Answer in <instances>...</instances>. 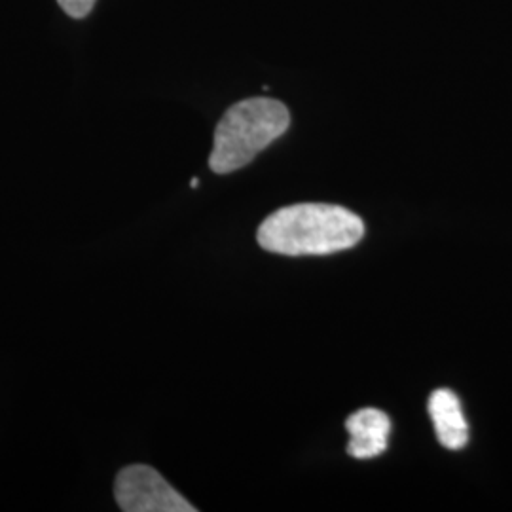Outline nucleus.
Here are the masks:
<instances>
[{"mask_svg":"<svg viewBox=\"0 0 512 512\" xmlns=\"http://www.w3.org/2000/svg\"><path fill=\"white\" fill-rule=\"evenodd\" d=\"M97 0H57V4L65 10L67 16L74 19L86 18L93 10Z\"/></svg>","mask_w":512,"mask_h":512,"instance_id":"423d86ee","label":"nucleus"},{"mask_svg":"<svg viewBox=\"0 0 512 512\" xmlns=\"http://www.w3.org/2000/svg\"><path fill=\"white\" fill-rule=\"evenodd\" d=\"M349 440L348 454L355 459H372L387 450L391 421L382 410L365 408L349 416L346 421Z\"/></svg>","mask_w":512,"mask_h":512,"instance_id":"20e7f679","label":"nucleus"},{"mask_svg":"<svg viewBox=\"0 0 512 512\" xmlns=\"http://www.w3.org/2000/svg\"><path fill=\"white\" fill-rule=\"evenodd\" d=\"M363 236V220L348 209L329 203H298L264 220L256 239L270 253L306 256L346 251Z\"/></svg>","mask_w":512,"mask_h":512,"instance_id":"f257e3e1","label":"nucleus"},{"mask_svg":"<svg viewBox=\"0 0 512 512\" xmlns=\"http://www.w3.org/2000/svg\"><path fill=\"white\" fill-rule=\"evenodd\" d=\"M114 497L126 512H194L164 476L148 465H129L122 469L114 482Z\"/></svg>","mask_w":512,"mask_h":512,"instance_id":"7ed1b4c3","label":"nucleus"},{"mask_svg":"<svg viewBox=\"0 0 512 512\" xmlns=\"http://www.w3.org/2000/svg\"><path fill=\"white\" fill-rule=\"evenodd\" d=\"M429 414L439 442L448 450H461L469 440V425L463 416L458 395L450 389H437L429 397Z\"/></svg>","mask_w":512,"mask_h":512,"instance_id":"39448f33","label":"nucleus"},{"mask_svg":"<svg viewBox=\"0 0 512 512\" xmlns=\"http://www.w3.org/2000/svg\"><path fill=\"white\" fill-rule=\"evenodd\" d=\"M289 124V110L275 99L253 97L239 101L220 118L209 167L219 175L238 171L279 139Z\"/></svg>","mask_w":512,"mask_h":512,"instance_id":"f03ea898","label":"nucleus"},{"mask_svg":"<svg viewBox=\"0 0 512 512\" xmlns=\"http://www.w3.org/2000/svg\"><path fill=\"white\" fill-rule=\"evenodd\" d=\"M198 184H200L198 179H192V181H190V186H192V188H198Z\"/></svg>","mask_w":512,"mask_h":512,"instance_id":"0eeeda50","label":"nucleus"}]
</instances>
